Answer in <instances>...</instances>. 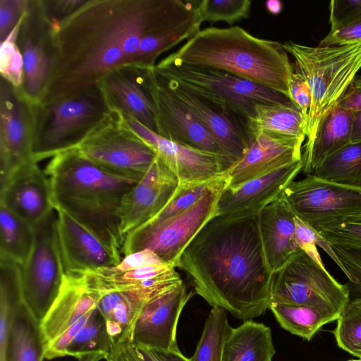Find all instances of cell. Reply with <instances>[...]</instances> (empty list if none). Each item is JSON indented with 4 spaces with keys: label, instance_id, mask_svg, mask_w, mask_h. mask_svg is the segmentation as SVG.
<instances>
[{
    "label": "cell",
    "instance_id": "cell-1",
    "mask_svg": "<svg viewBox=\"0 0 361 361\" xmlns=\"http://www.w3.org/2000/svg\"><path fill=\"white\" fill-rule=\"evenodd\" d=\"M168 0H85L51 21L55 61L39 104L75 97L106 75L133 63L142 38L164 20Z\"/></svg>",
    "mask_w": 361,
    "mask_h": 361
},
{
    "label": "cell",
    "instance_id": "cell-2",
    "mask_svg": "<svg viewBox=\"0 0 361 361\" xmlns=\"http://www.w3.org/2000/svg\"><path fill=\"white\" fill-rule=\"evenodd\" d=\"M177 267L190 277L196 294L238 319L251 320L268 309L271 274L258 214L212 218L184 250Z\"/></svg>",
    "mask_w": 361,
    "mask_h": 361
},
{
    "label": "cell",
    "instance_id": "cell-3",
    "mask_svg": "<svg viewBox=\"0 0 361 361\" xmlns=\"http://www.w3.org/2000/svg\"><path fill=\"white\" fill-rule=\"evenodd\" d=\"M44 172L54 209L68 214L110 248L121 251L125 241L123 202L139 181L106 171L75 147L52 157Z\"/></svg>",
    "mask_w": 361,
    "mask_h": 361
},
{
    "label": "cell",
    "instance_id": "cell-4",
    "mask_svg": "<svg viewBox=\"0 0 361 361\" xmlns=\"http://www.w3.org/2000/svg\"><path fill=\"white\" fill-rule=\"evenodd\" d=\"M158 63L222 70L290 99L294 63L283 44L253 36L239 26L200 30Z\"/></svg>",
    "mask_w": 361,
    "mask_h": 361
},
{
    "label": "cell",
    "instance_id": "cell-5",
    "mask_svg": "<svg viewBox=\"0 0 361 361\" xmlns=\"http://www.w3.org/2000/svg\"><path fill=\"white\" fill-rule=\"evenodd\" d=\"M283 46L293 56L295 68L302 74L312 93L305 145H307L324 118L338 103L361 70V42L310 47L289 40Z\"/></svg>",
    "mask_w": 361,
    "mask_h": 361
},
{
    "label": "cell",
    "instance_id": "cell-6",
    "mask_svg": "<svg viewBox=\"0 0 361 361\" xmlns=\"http://www.w3.org/2000/svg\"><path fill=\"white\" fill-rule=\"evenodd\" d=\"M109 111L98 86L73 97L38 104L33 161L37 163L76 147Z\"/></svg>",
    "mask_w": 361,
    "mask_h": 361
},
{
    "label": "cell",
    "instance_id": "cell-7",
    "mask_svg": "<svg viewBox=\"0 0 361 361\" xmlns=\"http://www.w3.org/2000/svg\"><path fill=\"white\" fill-rule=\"evenodd\" d=\"M153 68L160 77L246 119L254 117L257 103L292 102L278 92L219 69L159 63Z\"/></svg>",
    "mask_w": 361,
    "mask_h": 361
},
{
    "label": "cell",
    "instance_id": "cell-8",
    "mask_svg": "<svg viewBox=\"0 0 361 361\" xmlns=\"http://www.w3.org/2000/svg\"><path fill=\"white\" fill-rule=\"evenodd\" d=\"M229 178L224 173L219 183L185 211L159 223H146L129 233L121 252L126 256L149 249L165 263L177 267L180 257L202 228L218 215L217 204Z\"/></svg>",
    "mask_w": 361,
    "mask_h": 361
},
{
    "label": "cell",
    "instance_id": "cell-9",
    "mask_svg": "<svg viewBox=\"0 0 361 361\" xmlns=\"http://www.w3.org/2000/svg\"><path fill=\"white\" fill-rule=\"evenodd\" d=\"M54 209L35 225L32 249L22 266L20 306L39 326L61 288L65 271Z\"/></svg>",
    "mask_w": 361,
    "mask_h": 361
},
{
    "label": "cell",
    "instance_id": "cell-10",
    "mask_svg": "<svg viewBox=\"0 0 361 361\" xmlns=\"http://www.w3.org/2000/svg\"><path fill=\"white\" fill-rule=\"evenodd\" d=\"M350 300L347 284L337 281L300 248L271 276L269 302L314 306L340 314Z\"/></svg>",
    "mask_w": 361,
    "mask_h": 361
},
{
    "label": "cell",
    "instance_id": "cell-11",
    "mask_svg": "<svg viewBox=\"0 0 361 361\" xmlns=\"http://www.w3.org/2000/svg\"><path fill=\"white\" fill-rule=\"evenodd\" d=\"M75 148L106 171L137 181L157 159L154 150L114 111H109Z\"/></svg>",
    "mask_w": 361,
    "mask_h": 361
},
{
    "label": "cell",
    "instance_id": "cell-12",
    "mask_svg": "<svg viewBox=\"0 0 361 361\" xmlns=\"http://www.w3.org/2000/svg\"><path fill=\"white\" fill-rule=\"evenodd\" d=\"M282 197L295 215L317 232L361 214V187L327 181L311 175L290 183Z\"/></svg>",
    "mask_w": 361,
    "mask_h": 361
},
{
    "label": "cell",
    "instance_id": "cell-13",
    "mask_svg": "<svg viewBox=\"0 0 361 361\" xmlns=\"http://www.w3.org/2000/svg\"><path fill=\"white\" fill-rule=\"evenodd\" d=\"M0 189L22 166L32 161L38 104L1 78L0 90Z\"/></svg>",
    "mask_w": 361,
    "mask_h": 361
},
{
    "label": "cell",
    "instance_id": "cell-14",
    "mask_svg": "<svg viewBox=\"0 0 361 361\" xmlns=\"http://www.w3.org/2000/svg\"><path fill=\"white\" fill-rule=\"evenodd\" d=\"M17 43L23 59V83L20 89L30 101L39 104L55 61L51 20L42 1H29Z\"/></svg>",
    "mask_w": 361,
    "mask_h": 361
},
{
    "label": "cell",
    "instance_id": "cell-15",
    "mask_svg": "<svg viewBox=\"0 0 361 361\" xmlns=\"http://www.w3.org/2000/svg\"><path fill=\"white\" fill-rule=\"evenodd\" d=\"M145 81L154 106L158 135L182 145L226 157L207 130L159 79L153 66L145 68Z\"/></svg>",
    "mask_w": 361,
    "mask_h": 361
},
{
    "label": "cell",
    "instance_id": "cell-16",
    "mask_svg": "<svg viewBox=\"0 0 361 361\" xmlns=\"http://www.w3.org/2000/svg\"><path fill=\"white\" fill-rule=\"evenodd\" d=\"M121 116L124 123L154 150L157 157L175 173L179 185L210 180L223 175L232 166L223 155L169 140L137 121Z\"/></svg>",
    "mask_w": 361,
    "mask_h": 361
},
{
    "label": "cell",
    "instance_id": "cell-17",
    "mask_svg": "<svg viewBox=\"0 0 361 361\" xmlns=\"http://www.w3.org/2000/svg\"><path fill=\"white\" fill-rule=\"evenodd\" d=\"M192 295L183 280L154 295L135 322L132 341L149 350L180 351L176 341L177 326L183 307Z\"/></svg>",
    "mask_w": 361,
    "mask_h": 361
},
{
    "label": "cell",
    "instance_id": "cell-18",
    "mask_svg": "<svg viewBox=\"0 0 361 361\" xmlns=\"http://www.w3.org/2000/svg\"><path fill=\"white\" fill-rule=\"evenodd\" d=\"M156 75L207 130L232 165L244 156L252 144L246 118Z\"/></svg>",
    "mask_w": 361,
    "mask_h": 361
},
{
    "label": "cell",
    "instance_id": "cell-19",
    "mask_svg": "<svg viewBox=\"0 0 361 361\" xmlns=\"http://www.w3.org/2000/svg\"><path fill=\"white\" fill-rule=\"evenodd\" d=\"M102 293L86 273H66L55 300L39 324L43 351L64 331L97 308Z\"/></svg>",
    "mask_w": 361,
    "mask_h": 361
},
{
    "label": "cell",
    "instance_id": "cell-20",
    "mask_svg": "<svg viewBox=\"0 0 361 361\" xmlns=\"http://www.w3.org/2000/svg\"><path fill=\"white\" fill-rule=\"evenodd\" d=\"M302 159L281 167L236 188L228 186L217 204L218 216L240 219L257 215L266 206L279 198L302 171Z\"/></svg>",
    "mask_w": 361,
    "mask_h": 361
},
{
    "label": "cell",
    "instance_id": "cell-21",
    "mask_svg": "<svg viewBox=\"0 0 361 361\" xmlns=\"http://www.w3.org/2000/svg\"><path fill=\"white\" fill-rule=\"evenodd\" d=\"M147 67L126 63L106 75L97 86L109 111L128 116L156 133L155 112L145 81Z\"/></svg>",
    "mask_w": 361,
    "mask_h": 361
},
{
    "label": "cell",
    "instance_id": "cell-22",
    "mask_svg": "<svg viewBox=\"0 0 361 361\" xmlns=\"http://www.w3.org/2000/svg\"><path fill=\"white\" fill-rule=\"evenodd\" d=\"M179 186L175 173L159 158L126 195L122 210V233L126 235L142 226L171 200Z\"/></svg>",
    "mask_w": 361,
    "mask_h": 361
},
{
    "label": "cell",
    "instance_id": "cell-23",
    "mask_svg": "<svg viewBox=\"0 0 361 361\" xmlns=\"http://www.w3.org/2000/svg\"><path fill=\"white\" fill-rule=\"evenodd\" d=\"M305 139L270 132L259 133L244 156L224 172L229 178L228 188H236L302 159Z\"/></svg>",
    "mask_w": 361,
    "mask_h": 361
},
{
    "label": "cell",
    "instance_id": "cell-24",
    "mask_svg": "<svg viewBox=\"0 0 361 361\" xmlns=\"http://www.w3.org/2000/svg\"><path fill=\"white\" fill-rule=\"evenodd\" d=\"M56 212L58 237L65 273L92 271L120 263V251L106 245L64 212Z\"/></svg>",
    "mask_w": 361,
    "mask_h": 361
},
{
    "label": "cell",
    "instance_id": "cell-25",
    "mask_svg": "<svg viewBox=\"0 0 361 361\" xmlns=\"http://www.w3.org/2000/svg\"><path fill=\"white\" fill-rule=\"evenodd\" d=\"M0 204L35 225L54 209L50 182L35 161L19 168L0 189Z\"/></svg>",
    "mask_w": 361,
    "mask_h": 361
},
{
    "label": "cell",
    "instance_id": "cell-26",
    "mask_svg": "<svg viewBox=\"0 0 361 361\" xmlns=\"http://www.w3.org/2000/svg\"><path fill=\"white\" fill-rule=\"evenodd\" d=\"M295 216L282 195L258 214L261 242L271 274L298 249L293 241Z\"/></svg>",
    "mask_w": 361,
    "mask_h": 361
},
{
    "label": "cell",
    "instance_id": "cell-27",
    "mask_svg": "<svg viewBox=\"0 0 361 361\" xmlns=\"http://www.w3.org/2000/svg\"><path fill=\"white\" fill-rule=\"evenodd\" d=\"M164 288L142 287L103 293L97 308L105 320L111 343L126 339L132 341L135 322L143 307Z\"/></svg>",
    "mask_w": 361,
    "mask_h": 361
},
{
    "label": "cell",
    "instance_id": "cell-28",
    "mask_svg": "<svg viewBox=\"0 0 361 361\" xmlns=\"http://www.w3.org/2000/svg\"><path fill=\"white\" fill-rule=\"evenodd\" d=\"M354 113L336 104L324 118L312 141L304 146L302 171L306 176L312 175L329 155L350 143Z\"/></svg>",
    "mask_w": 361,
    "mask_h": 361
},
{
    "label": "cell",
    "instance_id": "cell-29",
    "mask_svg": "<svg viewBox=\"0 0 361 361\" xmlns=\"http://www.w3.org/2000/svg\"><path fill=\"white\" fill-rule=\"evenodd\" d=\"M275 352L270 328L245 320L232 328L224 343L222 361H272Z\"/></svg>",
    "mask_w": 361,
    "mask_h": 361
},
{
    "label": "cell",
    "instance_id": "cell-30",
    "mask_svg": "<svg viewBox=\"0 0 361 361\" xmlns=\"http://www.w3.org/2000/svg\"><path fill=\"white\" fill-rule=\"evenodd\" d=\"M254 117L247 119L252 142L262 132L294 137H307V119L293 102L257 103Z\"/></svg>",
    "mask_w": 361,
    "mask_h": 361
},
{
    "label": "cell",
    "instance_id": "cell-31",
    "mask_svg": "<svg viewBox=\"0 0 361 361\" xmlns=\"http://www.w3.org/2000/svg\"><path fill=\"white\" fill-rule=\"evenodd\" d=\"M268 309L283 329L308 341L324 324L337 320L340 314L314 306L276 302H269Z\"/></svg>",
    "mask_w": 361,
    "mask_h": 361
},
{
    "label": "cell",
    "instance_id": "cell-32",
    "mask_svg": "<svg viewBox=\"0 0 361 361\" xmlns=\"http://www.w3.org/2000/svg\"><path fill=\"white\" fill-rule=\"evenodd\" d=\"M35 238V226L0 204V256L20 266L27 261Z\"/></svg>",
    "mask_w": 361,
    "mask_h": 361
},
{
    "label": "cell",
    "instance_id": "cell-33",
    "mask_svg": "<svg viewBox=\"0 0 361 361\" xmlns=\"http://www.w3.org/2000/svg\"><path fill=\"white\" fill-rule=\"evenodd\" d=\"M311 176L327 181L361 187V142H350L329 155L314 169Z\"/></svg>",
    "mask_w": 361,
    "mask_h": 361
},
{
    "label": "cell",
    "instance_id": "cell-34",
    "mask_svg": "<svg viewBox=\"0 0 361 361\" xmlns=\"http://www.w3.org/2000/svg\"><path fill=\"white\" fill-rule=\"evenodd\" d=\"M38 325L19 305L12 322L9 361H43Z\"/></svg>",
    "mask_w": 361,
    "mask_h": 361
},
{
    "label": "cell",
    "instance_id": "cell-35",
    "mask_svg": "<svg viewBox=\"0 0 361 361\" xmlns=\"http://www.w3.org/2000/svg\"><path fill=\"white\" fill-rule=\"evenodd\" d=\"M231 329L226 310L212 307L191 361H222L224 343Z\"/></svg>",
    "mask_w": 361,
    "mask_h": 361
},
{
    "label": "cell",
    "instance_id": "cell-36",
    "mask_svg": "<svg viewBox=\"0 0 361 361\" xmlns=\"http://www.w3.org/2000/svg\"><path fill=\"white\" fill-rule=\"evenodd\" d=\"M336 321L334 334L337 345L361 359V297L350 299Z\"/></svg>",
    "mask_w": 361,
    "mask_h": 361
},
{
    "label": "cell",
    "instance_id": "cell-37",
    "mask_svg": "<svg viewBox=\"0 0 361 361\" xmlns=\"http://www.w3.org/2000/svg\"><path fill=\"white\" fill-rule=\"evenodd\" d=\"M111 344L106 333L105 320L97 308L73 341L67 357L79 359L92 352L108 353Z\"/></svg>",
    "mask_w": 361,
    "mask_h": 361
},
{
    "label": "cell",
    "instance_id": "cell-38",
    "mask_svg": "<svg viewBox=\"0 0 361 361\" xmlns=\"http://www.w3.org/2000/svg\"><path fill=\"white\" fill-rule=\"evenodd\" d=\"M202 23L223 21L232 25L250 14V0L194 1Z\"/></svg>",
    "mask_w": 361,
    "mask_h": 361
},
{
    "label": "cell",
    "instance_id": "cell-39",
    "mask_svg": "<svg viewBox=\"0 0 361 361\" xmlns=\"http://www.w3.org/2000/svg\"><path fill=\"white\" fill-rule=\"evenodd\" d=\"M25 12L0 45L1 78L16 88H21L23 83V59L17 40Z\"/></svg>",
    "mask_w": 361,
    "mask_h": 361
},
{
    "label": "cell",
    "instance_id": "cell-40",
    "mask_svg": "<svg viewBox=\"0 0 361 361\" xmlns=\"http://www.w3.org/2000/svg\"><path fill=\"white\" fill-rule=\"evenodd\" d=\"M19 305L15 287L7 281L0 282V361H9L11 330Z\"/></svg>",
    "mask_w": 361,
    "mask_h": 361
},
{
    "label": "cell",
    "instance_id": "cell-41",
    "mask_svg": "<svg viewBox=\"0 0 361 361\" xmlns=\"http://www.w3.org/2000/svg\"><path fill=\"white\" fill-rule=\"evenodd\" d=\"M318 232L330 245L361 250V214L322 228Z\"/></svg>",
    "mask_w": 361,
    "mask_h": 361
},
{
    "label": "cell",
    "instance_id": "cell-42",
    "mask_svg": "<svg viewBox=\"0 0 361 361\" xmlns=\"http://www.w3.org/2000/svg\"><path fill=\"white\" fill-rule=\"evenodd\" d=\"M330 31L361 18V0H333L329 4Z\"/></svg>",
    "mask_w": 361,
    "mask_h": 361
},
{
    "label": "cell",
    "instance_id": "cell-43",
    "mask_svg": "<svg viewBox=\"0 0 361 361\" xmlns=\"http://www.w3.org/2000/svg\"><path fill=\"white\" fill-rule=\"evenodd\" d=\"M331 247L351 277L352 283L347 284L350 294L361 297V250L337 245Z\"/></svg>",
    "mask_w": 361,
    "mask_h": 361
},
{
    "label": "cell",
    "instance_id": "cell-44",
    "mask_svg": "<svg viewBox=\"0 0 361 361\" xmlns=\"http://www.w3.org/2000/svg\"><path fill=\"white\" fill-rule=\"evenodd\" d=\"M106 361H156L149 350L126 339L111 343Z\"/></svg>",
    "mask_w": 361,
    "mask_h": 361
},
{
    "label": "cell",
    "instance_id": "cell-45",
    "mask_svg": "<svg viewBox=\"0 0 361 361\" xmlns=\"http://www.w3.org/2000/svg\"><path fill=\"white\" fill-rule=\"evenodd\" d=\"M29 1L0 0V39L4 40L25 12Z\"/></svg>",
    "mask_w": 361,
    "mask_h": 361
},
{
    "label": "cell",
    "instance_id": "cell-46",
    "mask_svg": "<svg viewBox=\"0 0 361 361\" xmlns=\"http://www.w3.org/2000/svg\"><path fill=\"white\" fill-rule=\"evenodd\" d=\"M317 231L314 228L297 216H295L293 241L296 247L302 250L321 266L324 267L317 248Z\"/></svg>",
    "mask_w": 361,
    "mask_h": 361
},
{
    "label": "cell",
    "instance_id": "cell-47",
    "mask_svg": "<svg viewBox=\"0 0 361 361\" xmlns=\"http://www.w3.org/2000/svg\"><path fill=\"white\" fill-rule=\"evenodd\" d=\"M92 312L86 314L53 341L47 348L43 351L44 359L49 360L67 357L68 350L71 344L80 329L86 324Z\"/></svg>",
    "mask_w": 361,
    "mask_h": 361
},
{
    "label": "cell",
    "instance_id": "cell-48",
    "mask_svg": "<svg viewBox=\"0 0 361 361\" xmlns=\"http://www.w3.org/2000/svg\"><path fill=\"white\" fill-rule=\"evenodd\" d=\"M290 91V100L300 109L308 123V115L312 104V93L307 82L295 68V64L294 71L291 76Z\"/></svg>",
    "mask_w": 361,
    "mask_h": 361
},
{
    "label": "cell",
    "instance_id": "cell-49",
    "mask_svg": "<svg viewBox=\"0 0 361 361\" xmlns=\"http://www.w3.org/2000/svg\"><path fill=\"white\" fill-rule=\"evenodd\" d=\"M166 264L157 254L149 249H144L126 256L121 259L119 264L107 269L114 272H125L138 269L142 267Z\"/></svg>",
    "mask_w": 361,
    "mask_h": 361
},
{
    "label": "cell",
    "instance_id": "cell-50",
    "mask_svg": "<svg viewBox=\"0 0 361 361\" xmlns=\"http://www.w3.org/2000/svg\"><path fill=\"white\" fill-rule=\"evenodd\" d=\"M361 42V18L334 31H330L319 46H339Z\"/></svg>",
    "mask_w": 361,
    "mask_h": 361
},
{
    "label": "cell",
    "instance_id": "cell-51",
    "mask_svg": "<svg viewBox=\"0 0 361 361\" xmlns=\"http://www.w3.org/2000/svg\"><path fill=\"white\" fill-rule=\"evenodd\" d=\"M337 105L353 112L361 111V75L355 78Z\"/></svg>",
    "mask_w": 361,
    "mask_h": 361
},
{
    "label": "cell",
    "instance_id": "cell-52",
    "mask_svg": "<svg viewBox=\"0 0 361 361\" xmlns=\"http://www.w3.org/2000/svg\"><path fill=\"white\" fill-rule=\"evenodd\" d=\"M147 350L156 361H191L190 358L184 356L180 351Z\"/></svg>",
    "mask_w": 361,
    "mask_h": 361
},
{
    "label": "cell",
    "instance_id": "cell-53",
    "mask_svg": "<svg viewBox=\"0 0 361 361\" xmlns=\"http://www.w3.org/2000/svg\"><path fill=\"white\" fill-rule=\"evenodd\" d=\"M361 142V111L354 113L350 142Z\"/></svg>",
    "mask_w": 361,
    "mask_h": 361
},
{
    "label": "cell",
    "instance_id": "cell-54",
    "mask_svg": "<svg viewBox=\"0 0 361 361\" xmlns=\"http://www.w3.org/2000/svg\"><path fill=\"white\" fill-rule=\"evenodd\" d=\"M108 353L104 351L92 352L77 359V361H101L105 360Z\"/></svg>",
    "mask_w": 361,
    "mask_h": 361
},
{
    "label": "cell",
    "instance_id": "cell-55",
    "mask_svg": "<svg viewBox=\"0 0 361 361\" xmlns=\"http://www.w3.org/2000/svg\"><path fill=\"white\" fill-rule=\"evenodd\" d=\"M266 8L269 13L276 15L282 10V3L279 0H270L266 2Z\"/></svg>",
    "mask_w": 361,
    "mask_h": 361
},
{
    "label": "cell",
    "instance_id": "cell-56",
    "mask_svg": "<svg viewBox=\"0 0 361 361\" xmlns=\"http://www.w3.org/2000/svg\"><path fill=\"white\" fill-rule=\"evenodd\" d=\"M348 361H361V359H358V360H348Z\"/></svg>",
    "mask_w": 361,
    "mask_h": 361
}]
</instances>
